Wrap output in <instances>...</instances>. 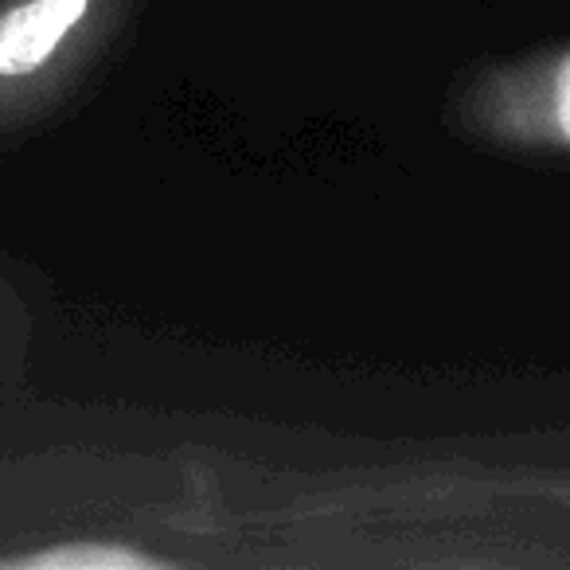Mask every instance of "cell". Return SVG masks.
<instances>
[{
	"label": "cell",
	"mask_w": 570,
	"mask_h": 570,
	"mask_svg": "<svg viewBox=\"0 0 570 570\" xmlns=\"http://www.w3.org/2000/svg\"><path fill=\"white\" fill-rule=\"evenodd\" d=\"M90 0H24L0 17V79L32 75L56 56Z\"/></svg>",
	"instance_id": "6da1fadb"
},
{
	"label": "cell",
	"mask_w": 570,
	"mask_h": 570,
	"mask_svg": "<svg viewBox=\"0 0 570 570\" xmlns=\"http://www.w3.org/2000/svg\"><path fill=\"white\" fill-rule=\"evenodd\" d=\"M28 567H59V570H79V567H90V570H110V567H149V559L137 551H121V547H90V543H79V547H59V551H43V554H32L24 559Z\"/></svg>",
	"instance_id": "7a4b0ae2"
},
{
	"label": "cell",
	"mask_w": 570,
	"mask_h": 570,
	"mask_svg": "<svg viewBox=\"0 0 570 570\" xmlns=\"http://www.w3.org/2000/svg\"><path fill=\"white\" fill-rule=\"evenodd\" d=\"M554 126H559V137L570 145V56L559 63V75H554Z\"/></svg>",
	"instance_id": "3957f363"
}]
</instances>
